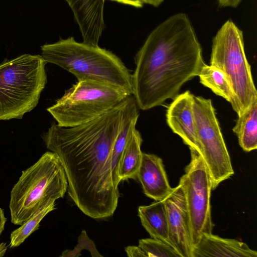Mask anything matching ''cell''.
Returning <instances> with one entry per match:
<instances>
[{"label":"cell","instance_id":"1","mask_svg":"<svg viewBox=\"0 0 257 257\" xmlns=\"http://www.w3.org/2000/svg\"><path fill=\"white\" fill-rule=\"evenodd\" d=\"M130 95L95 119L72 127L54 122L42 135L47 148L62 163L69 196L94 219L112 216L117 206L119 193L112 177V152Z\"/></svg>","mask_w":257,"mask_h":257},{"label":"cell","instance_id":"2","mask_svg":"<svg viewBox=\"0 0 257 257\" xmlns=\"http://www.w3.org/2000/svg\"><path fill=\"white\" fill-rule=\"evenodd\" d=\"M135 61L132 94L143 110L174 99L185 82L199 75L205 64L200 44L184 13L170 17L154 29Z\"/></svg>","mask_w":257,"mask_h":257},{"label":"cell","instance_id":"3","mask_svg":"<svg viewBox=\"0 0 257 257\" xmlns=\"http://www.w3.org/2000/svg\"><path fill=\"white\" fill-rule=\"evenodd\" d=\"M41 49L47 63L68 71L78 81L103 83L133 94L132 74L120 59L108 50L77 42L73 37L45 44Z\"/></svg>","mask_w":257,"mask_h":257},{"label":"cell","instance_id":"4","mask_svg":"<svg viewBox=\"0 0 257 257\" xmlns=\"http://www.w3.org/2000/svg\"><path fill=\"white\" fill-rule=\"evenodd\" d=\"M68 181L62 163L52 152L45 153L24 170L11 191V221L21 225L51 201L63 198Z\"/></svg>","mask_w":257,"mask_h":257},{"label":"cell","instance_id":"5","mask_svg":"<svg viewBox=\"0 0 257 257\" xmlns=\"http://www.w3.org/2000/svg\"><path fill=\"white\" fill-rule=\"evenodd\" d=\"M46 63L42 56L26 54L0 65V120L21 119L37 106Z\"/></svg>","mask_w":257,"mask_h":257},{"label":"cell","instance_id":"6","mask_svg":"<svg viewBox=\"0 0 257 257\" xmlns=\"http://www.w3.org/2000/svg\"><path fill=\"white\" fill-rule=\"evenodd\" d=\"M210 63L226 75L233 100L231 103L237 116L257 98L244 49L242 31L230 20L225 22L213 38Z\"/></svg>","mask_w":257,"mask_h":257},{"label":"cell","instance_id":"7","mask_svg":"<svg viewBox=\"0 0 257 257\" xmlns=\"http://www.w3.org/2000/svg\"><path fill=\"white\" fill-rule=\"evenodd\" d=\"M130 95L126 90L109 84L78 81L47 110L59 125L72 127L104 115Z\"/></svg>","mask_w":257,"mask_h":257},{"label":"cell","instance_id":"8","mask_svg":"<svg viewBox=\"0 0 257 257\" xmlns=\"http://www.w3.org/2000/svg\"><path fill=\"white\" fill-rule=\"evenodd\" d=\"M193 109L202 157L214 190L234 172L211 100L194 96Z\"/></svg>","mask_w":257,"mask_h":257},{"label":"cell","instance_id":"9","mask_svg":"<svg viewBox=\"0 0 257 257\" xmlns=\"http://www.w3.org/2000/svg\"><path fill=\"white\" fill-rule=\"evenodd\" d=\"M189 149L191 160L179 184L185 195L193 247L203 234L212 233L210 208L212 188L211 177L202 156L195 149Z\"/></svg>","mask_w":257,"mask_h":257},{"label":"cell","instance_id":"10","mask_svg":"<svg viewBox=\"0 0 257 257\" xmlns=\"http://www.w3.org/2000/svg\"><path fill=\"white\" fill-rule=\"evenodd\" d=\"M170 239L174 248L181 257H192L189 217L184 191L181 185L173 188L164 199Z\"/></svg>","mask_w":257,"mask_h":257},{"label":"cell","instance_id":"11","mask_svg":"<svg viewBox=\"0 0 257 257\" xmlns=\"http://www.w3.org/2000/svg\"><path fill=\"white\" fill-rule=\"evenodd\" d=\"M194 96L188 90L177 95L168 106L166 117L173 132L180 137L189 149H195L202 156L193 113Z\"/></svg>","mask_w":257,"mask_h":257},{"label":"cell","instance_id":"12","mask_svg":"<svg viewBox=\"0 0 257 257\" xmlns=\"http://www.w3.org/2000/svg\"><path fill=\"white\" fill-rule=\"evenodd\" d=\"M73 11L83 37V43L98 46L105 28L103 9L105 0H66Z\"/></svg>","mask_w":257,"mask_h":257},{"label":"cell","instance_id":"13","mask_svg":"<svg viewBox=\"0 0 257 257\" xmlns=\"http://www.w3.org/2000/svg\"><path fill=\"white\" fill-rule=\"evenodd\" d=\"M144 194L155 201L163 200L172 191L163 161L158 156L143 153L137 174Z\"/></svg>","mask_w":257,"mask_h":257},{"label":"cell","instance_id":"14","mask_svg":"<svg viewBox=\"0 0 257 257\" xmlns=\"http://www.w3.org/2000/svg\"><path fill=\"white\" fill-rule=\"evenodd\" d=\"M256 257L257 252L244 242L204 234L192 248V257Z\"/></svg>","mask_w":257,"mask_h":257},{"label":"cell","instance_id":"15","mask_svg":"<svg viewBox=\"0 0 257 257\" xmlns=\"http://www.w3.org/2000/svg\"><path fill=\"white\" fill-rule=\"evenodd\" d=\"M138 215L143 226L151 238L161 240L174 248L170 237L164 199L155 201L148 205L139 206Z\"/></svg>","mask_w":257,"mask_h":257},{"label":"cell","instance_id":"16","mask_svg":"<svg viewBox=\"0 0 257 257\" xmlns=\"http://www.w3.org/2000/svg\"><path fill=\"white\" fill-rule=\"evenodd\" d=\"M232 131L244 151L249 152L257 149V98L238 116Z\"/></svg>","mask_w":257,"mask_h":257},{"label":"cell","instance_id":"17","mask_svg":"<svg viewBox=\"0 0 257 257\" xmlns=\"http://www.w3.org/2000/svg\"><path fill=\"white\" fill-rule=\"evenodd\" d=\"M142 142L141 134L136 128L128 139L119 162L118 175L120 181L137 179L142 159Z\"/></svg>","mask_w":257,"mask_h":257},{"label":"cell","instance_id":"18","mask_svg":"<svg viewBox=\"0 0 257 257\" xmlns=\"http://www.w3.org/2000/svg\"><path fill=\"white\" fill-rule=\"evenodd\" d=\"M198 76L202 85L230 103L232 102L233 94L230 84L226 75L220 69L205 64Z\"/></svg>","mask_w":257,"mask_h":257},{"label":"cell","instance_id":"19","mask_svg":"<svg viewBox=\"0 0 257 257\" xmlns=\"http://www.w3.org/2000/svg\"><path fill=\"white\" fill-rule=\"evenodd\" d=\"M55 201L49 202L21 224L20 227L12 232L9 243L10 248L20 246L33 232L38 229L43 218L55 209Z\"/></svg>","mask_w":257,"mask_h":257},{"label":"cell","instance_id":"20","mask_svg":"<svg viewBox=\"0 0 257 257\" xmlns=\"http://www.w3.org/2000/svg\"><path fill=\"white\" fill-rule=\"evenodd\" d=\"M138 246L147 257H181L172 246L153 238L140 239Z\"/></svg>","mask_w":257,"mask_h":257},{"label":"cell","instance_id":"21","mask_svg":"<svg viewBox=\"0 0 257 257\" xmlns=\"http://www.w3.org/2000/svg\"><path fill=\"white\" fill-rule=\"evenodd\" d=\"M83 249L89 251L92 257L103 256L97 250L94 242L89 238L85 230L81 231L78 237V243L74 248L72 250H65L62 252L60 256L78 257L81 255V251Z\"/></svg>","mask_w":257,"mask_h":257},{"label":"cell","instance_id":"22","mask_svg":"<svg viewBox=\"0 0 257 257\" xmlns=\"http://www.w3.org/2000/svg\"><path fill=\"white\" fill-rule=\"evenodd\" d=\"M125 251L129 257H147L143 250L139 246H127Z\"/></svg>","mask_w":257,"mask_h":257},{"label":"cell","instance_id":"23","mask_svg":"<svg viewBox=\"0 0 257 257\" xmlns=\"http://www.w3.org/2000/svg\"><path fill=\"white\" fill-rule=\"evenodd\" d=\"M241 0H218L219 5L222 7L236 8Z\"/></svg>","mask_w":257,"mask_h":257},{"label":"cell","instance_id":"24","mask_svg":"<svg viewBox=\"0 0 257 257\" xmlns=\"http://www.w3.org/2000/svg\"><path fill=\"white\" fill-rule=\"evenodd\" d=\"M125 5L134 6L136 8H142L144 3L142 0H111Z\"/></svg>","mask_w":257,"mask_h":257},{"label":"cell","instance_id":"25","mask_svg":"<svg viewBox=\"0 0 257 257\" xmlns=\"http://www.w3.org/2000/svg\"><path fill=\"white\" fill-rule=\"evenodd\" d=\"M7 220L3 209L0 207V235L5 229V224Z\"/></svg>","mask_w":257,"mask_h":257},{"label":"cell","instance_id":"26","mask_svg":"<svg viewBox=\"0 0 257 257\" xmlns=\"http://www.w3.org/2000/svg\"><path fill=\"white\" fill-rule=\"evenodd\" d=\"M144 4H149L154 7L159 6L164 0H142Z\"/></svg>","mask_w":257,"mask_h":257},{"label":"cell","instance_id":"27","mask_svg":"<svg viewBox=\"0 0 257 257\" xmlns=\"http://www.w3.org/2000/svg\"><path fill=\"white\" fill-rule=\"evenodd\" d=\"M8 246L6 242H2L0 244V257L3 256L7 250Z\"/></svg>","mask_w":257,"mask_h":257}]
</instances>
